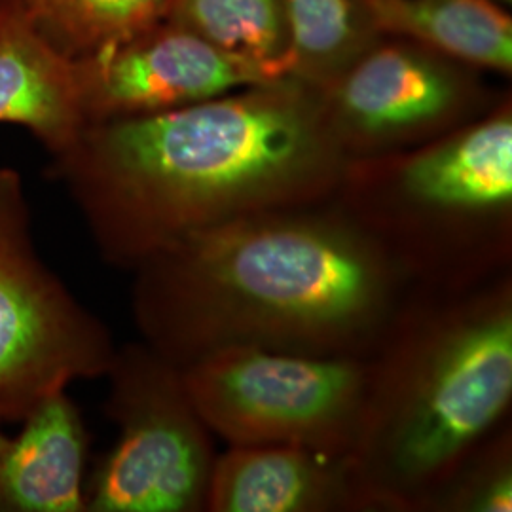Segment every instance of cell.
<instances>
[{
    "label": "cell",
    "instance_id": "e0dca14e",
    "mask_svg": "<svg viewBox=\"0 0 512 512\" xmlns=\"http://www.w3.org/2000/svg\"><path fill=\"white\" fill-rule=\"evenodd\" d=\"M512 433L505 421L461 459L425 512H511Z\"/></svg>",
    "mask_w": 512,
    "mask_h": 512
},
{
    "label": "cell",
    "instance_id": "30bf717a",
    "mask_svg": "<svg viewBox=\"0 0 512 512\" xmlns=\"http://www.w3.org/2000/svg\"><path fill=\"white\" fill-rule=\"evenodd\" d=\"M344 511L366 512L348 456L300 446H230L205 499V512Z\"/></svg>",
    "mask_w": 512,
    "mask_h": 512
},
{
    "label": "cell",
    "instance_id": "7a4b0ae2",
    "mask_svg": "<svg viewBox=\"0 0 512 512\" xmlns=\"http://www.w3.org/2000/svg\"><path fill=\"white\" fill-rule=\"evenodd\" d=\"M133 274L143 344L179 368L238 348L365 359L420 287L332 198L188 236Z\"/></svg>",
    "mask_w": 512,
    "mask_h": 512
},
{
    "label": "cell",
    "instance_id": "8992f818",
    "mask_svg": "<svg viewBox=\"0 0 512 512\" xmlns=\"http://www.w3.org/2000/svg\"><path fill=\"white\" fill-rule=\"evenodd\" d=\"M109 329L38 255L18 169L0 165V416L21 421L74 380L107 376Z\"/></svg>",
    "mask_w": 512,
    "mask_h": 512
},
{
    "label": "cell",
    "instance_id": "5b68a950",
    "mask_svg": "<svg viewBox=\"0 0 512 512\" xmlns=\"http://www.w3.org/2000/svg\"><path fill=\"white\" fill-rule=\"evenodd\" d=\"M203 423L228 446H300L348 456L365 406L368 357L224 349L181 368Z\"/></svg>",
    "mask_w": 512,
    "mask_h": 512
},
{
    "label": "cell",
    "instance_id": "9c48e42d",
    "mask_svg": "<svg viewBox=\"0 0 512 512\" xmlns=\"http://www.w3.org/2000/svg\"><path fill=\"white\" fill-rule=\"evenodd\" d=\"M86 124L183 109L247 86L289 76L215 48L162 21L109 50L74 61Z\"/></svg>",
    "mask_w": 512,
    "mask_h": 512
},
{
    "label": "cell",
    "instance_id": "3957f363",
    "mask_svg": "<svg viewBox=\"0 0 512 512\" xmlns=\"http://www.w3.org/2000/svg\"><path fill=\"white\" fill-rule=\"evenodd\" d=\"M512 274L418 287L368 357L349 450L366 511L425 512L459 461L509 416Z\"/></svg>",
    "mask_w": 512,
    "mask_h": 512
},
{
    "label": "cell",
    "instance_id": "6da1fadb",
    "mask_svg": "<svg viewBox=\"0 0 512 512\" xmlns=\"http://www.w3.org/2000/svg\"><path fill=\"white\" fill-rule=\"evenodd\" d=\"M348 162L319 88L289 74L183 109L86 124L50 173L101 258L133 272L220 224L329 202Z\"/></svg>",
    "mask_w": 512,
    "mask_h": 512
},
{
    "label": "cell",
    "instance_id": "277c9868",
    "mask_svg": "<svg viewBox=\"0 0 512 512\" xmlns=\"http://www.w3.org/2000/svg\"><path fill=\"white\" fill-rule=\"evenodd\" d=\"M332 202L420 287L511 270V95L420 147L349 160Z\"/></svg>",
    "mask_w": 512,
    "mask_h": 512
},
{
    "label": "cell",
    "instance_id": "4fadbf2b",
    "mask_svg": "<svg viewBox=\"0 0 512 512\" xmlns=\"http://www.w3.org/2000/svg\"><path fill=\"white\" fill-rule=\"evenodd\" d=\"M382 35L423 44L476 71L512 73V18L497 0H372Z\"/></svg>",
    "mask_w": 512,
    "mask_h": 512
},
{
    "label": "cell",
    "instance_id": "8fae6325",
    "mask_svg": "<svg viewBox=\"0 0 512 512\" xmlns=\"http://www.w3.org/2000/svg\"><path fill=\"white\" fill-rule=\"evenodd\" d=\"M0 124L27 129L52 158L86 128L74 61L40 35L23 0H0Z\"/></svg>",
    "mask_w": 512,
    "mask_h": 512
},
{
    "label": "cell",
    "instance_id": "5bb4252c",
    "mask_svg": "<svg viewBox=\"0 0 512 512\" xmlns=\"http://www.w3.org/2000/svg\"><path fill=\"white\" fill-rule=\"evenodd\" d=\"M291 76L323 88L385 37L372 0H285Z\"/></svg>",
    "mask_w": 512,
    "mask_h": 512
},
{
    "label": "cell",
    "instance_id": "2e32d148",
    "mask_svg": "<svg viewBox=\"0 0 512 512\" xmlns=\"http://www.w3.org/2000/svg\"><path fill=\"white\" fill-rule=\"evenodd\" d=\"M40 35L71 61L109 50L167 18L171 0H23Z\"/></svg>",
    "mask_w": 512,
    "mask_h": 512
},
{
    "label": "cell",
    "instance_id": "9a60e30c",
    "mask_svg": "<svg viewBox=\"0 0 512 512\" xmlns=\"http://www.w3.org/2000/svg\"><path fill=\"white\" fill-rule=\"evenodd\" d=\"M167 21L215 48L291 74L285 0H171Z\"/></svg>",
    "mask_w": 512,
    "mask_h": 512
},
{
    "label": "cell",
    "instance_id": "ba28073f",
    "mask_svg": "<svg viewBox=\"0 0 512 512\" xmlns=\"http://www.w3.org/2000/svg\"><path fill=\"white\" fill-rule=\"evenodd\" d=\"M319 92L348 160L420 147L473 122L503 97L473 67L387 35Z\"/></svg>",
    "mask_w": 512,
    "mask_h": 512
},
{
    "label": "cell",
    "instance_id": "ac0fdd59",
    "mask_svg": "<svg viewBox=\"0 0 512 512\" xmlns=\"http://www.w3.org/2000/svg\"><path fill=\"white\" fill-rule=\"evenodd\" d=\"M2 416H0V452H2V448L6 446V442H8V437L4 435V431H2Z\"/></svg>",
    "mask_w": 512,
    "mask_h": 512
},
{
    "label": "cell",
    "instance_id": "52a82bcc",
    "mask_svg": "<svg viewBox=\"0 0 512 512\" xmlns=\"http://www.w3.org/2000/svg\"><path fill=\"white\" fill-rule=\"evenodd\" d=\"M107 378L118 440L86 486V512L205 511L217 454L181 368L129 344L116 348Z\"/></svg>",
    "mask_w": 512,
    "mask_h": 512
},
{
    "label": "cell",
    "instance_id": "7c38bea8",
    "mask_svg": "<svg viewBox=\"0 0 512 512\" xmlns=\"http://www.w3.org/2000/svg\"><path fill=\"white\" fill-rule=\"evenodd\" d=\"M0 452V512H86L88 435L67 389H57L21 420Z\"/></svg>",
    "mask_w": 512,
    "mask_h": 512
}]
</instances>
